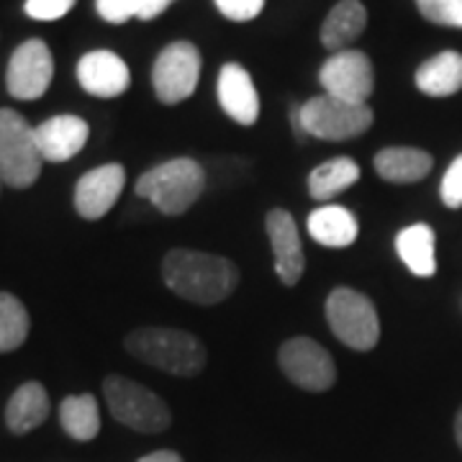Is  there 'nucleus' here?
<instances>
[{
	"mask_svg": "<svg viewBox=\"0 0 462 462\" xmlns=\"http://www.w3.org/2000/svg\"><path fill=\"white\" fill-rule=\"evenodd\" d=\"M124 185H126L124 165L111 162V165L93 167L75 185V211L88 221H98L121 199Z\"/></svg>",
	"mask_w": 462,
	"mask_h": 462,
	"instance_id": "f8f14e48",
	"label": "nucleus"
},
{
	"mask_svg": "<svg viewBox=\"0 0 462 462\" xmlns=\"http://www.w3.org/2000/svg\"><path fill=\"white\" fill-rule=\"evenodd\" d=\"M78 83L96 98H118L129 90L132 72L116 51L93 50L78 62Z\"/></svg>",
	"mask_w": 462,
	"mask_h": 462,
	"instance_id": "ddd939ff",
	"label": "nucleus"
},
{
	"mask_svg": "<svg viewBox=\"0 0 462 462\" xmlns=\"http://www.w3.org/2000/svg\"><path fill=\"white\" fill-rule=\"evenodd\" d=\"M278 363L282 375L303 391L324 393L337 383V365L331 352L309 337H293L282 342Z\"/></svg>",
	"mask_w": 462,
	"mask_h": 462,
	"instance_id": "1a4fd4ad",
	"label": "nucleus"
},
{
	"mask_svg": "<svg viewBox=\"0 0 462 462\" xmlns=\"http://www.w3.org/2000/svg\"><path fill=\"white\" fill-rule=\"evenodd\" d=\"M60 424L75 442H93L100 431V409L93 393L67 396L60 403Z\"/></svg>",
	"mask_w": 462,
	"mask_h": 462,
	"instance_id": "5701e85b",
	"label": "nucleus"
},
{
	"mask_svg": "<svg viewBox=\"0 0 462 462\" xmlns=\"http://www.w3.org/2000/svg\"><path fill=\"white\" fill-rule=\"evenodd\" d=\"M455 439H457V445H460L462 449V409L457 411V416H455Z\"/></svg>",
	"mask_w": 462,
	"mask_h": 462,
	"instance_id": "473e14b6",
	"label": "nucleus"
},
{
	"mask_svg": "<svg viewBox=\"0 0 462 462\" xmlns=\"http://www.w3.org/2000/svg\"><path fill=\"white\" fill-rule=\"evenodd\" d=\"M327 324L334 337L357 352H370L380 342L378 309L370 298L355 288H334L324 306Z\"/></svg>",
	"mask_w": 462,
	"mask_h": 462,
	"instance_id": "423d86ee",
	"label": "nucleus"
},
{
	"mask_svg": "<svg viewBox=\"0 0 462 462\" xmlns=\"http://www.w3.org/2000/svg\"><path fill=\"white\" fill-rule=\"evenodd\" d=\"M439 196L447 208H462V154L452 160V165L447 167Z\"/></svg>",
	"mask_w": 462,
	"mask_h": 462,
	"instance_id": "cd10ccee",
	"label": "nucleus"
},
{
	"mask_svg": "<svg viewBox=\"0 0 462 462\" xmlns=\"http://www.w3.org/2000/svg\"><path fill=\"white\" fill-rule=\"evenodd\" d=\"M206 188V172L203 167L190 157L167 160L162 165L152 167L136 180V196L154 203L157 211L165 216L185 214Z\"/></svg>",
	"mask_w": 462,
	"mask_h": 462,
	"instance_id": "7ed1b4c3",
	"label": "nucleus"
},
{
	"mask_svg": "<svg viewBox=\"0 0 462 462\" xmlns=\"http://www.w3.org/2000/svg\"><path fill=\"white\" fill-rule=\"evenodd\" d=\"M172 3H175V0H139V16L136 18L152 21V18H157L160 14H165Z\"/></svg>",
	"mask_w": 462,
	"mask_h": 462,
	"instance_id": "7c9ffc66",
	"label": "nucleus"
},
{
	"mask_svg": "<svg viewBox=\"0 0 462 462\" xmlns=\"http://www.w3.org/2000/svg\"><path fill=\"white\" fill-rule=\"evenodd\" d=\"M360 180V165L352 157H334L309 175V193L316 200H331Z\"/></svg>",
	"mask_w": 462,
	"mask_h": 462,
	"instance_id": "b1692460",
	"label": "nucleus"
},
{
	"mask_svg": "<svg viewBox=\"0 0 462 462\" xmlns=\"http://www.w3.org/2000/svg\"><path fill=\"white\" fill-rule=\"evenodd\" d=\"M54 57L44 39H29L11 54L5 69V88L18 100H36L50 90Z\"/></svg>",
	"mask_w": 462,
	"mask_h": 462,
	"instance_id": "9b49d317",
	"label": "nucleus"
},
{
	"mask_svg": "<svg viewBox=\"0 0 462 462\" xmlns=\"http://www.w3.org/2000/svg\"><path fill=\"white\" fill-rule=\"evenodd\" d=\"M103 393L111 416L129 430L142 434H160L172 424V413L165 401L136 380L108 375L103 380Z\"/></svg>",
	"mask_w": 462,
	"mask_h": 462,
	"instance_id": "39448f33",
	"label": "nucleus"
},
{
	"mask_svg": "<svg viewBox=\"0 0 462 462\" xmlns=\"http://www.w3.org/2000/svg\"><path fill=\"white\" fill-rule=\"evenodd\" d=\"M434 167L430 152L416 147H385L375 154V170L383 180L409 185L424 180Z\"/></svg>",
	"mask_w": 462,
	"mask_h": 462,
	"instance_id": "6ab92c4d",
	"label": "nucleus"
},
{
	"mask_svg": "<svg viewBox=\"0 0 462 462\" xmlns=\"http://www.w3.org/2000/svg\"><path fill=\"white\" fill-rule=\"evenodd\" d=\"M36 144L47 162H67L88 144L90 126L80 116H54L44 124L33 126Z\"/></svg>",
	"mask_w": 462,
	"mask_h": 462,
	"instance_id": "dca6fc26",
	"label": "nucleus"
},
{
	"mask_svg": "<svg viewBox=\"0 0 462 462\" xmlns=\"http://www.w3.org/2000/svg\"><path fill=\"white\" fill-rule=\"evenodd\" d=\"M136 462H182V457L178 452H172V449H157V452H149V455H144L142 460Z\"/></svg>",
	"mask_w": 462,
	"mask_h": 462,
	"instance_id": "2f4dec72",
	"label": "nucleus"
},
{
	"mask_svg": "<svg viewBox=\"0 0 462 462\" xmlns=\"http://www.w3.org/2000/svg\"><path fill=\"white\" fill-rule=\"evenodd\" d=\"M375 116L367 103H349L334 96H316L300 106L298 124L306 134L327 142H345L365 134L373 126Z\"/></svg>",
	"mask_w": 462,
	"mask_h": 462,
	"instance_id": "0eeeda50",
	"label": "nucleus"
},
{
	"mask_svg": "<svg viewBox=\"0 0 462 462\" xmlns=\"http://www.w3.org/2000/svg\"><path fill=\"white\" fill-rule=\"evenodd\" d=\"M96 11L108 23H126L139 16V0H96Z\"/></svg>",
	"mask_w": 462,
	"mask_h": 462,
	"instance_id": "c85d7f7f",
	"label": "nucleus"
},
{
	"mask_svg": "<svg viewBox=\"0 0 462 462\" xmlns=\"http://www.w3.org/2000/svg\"><path fill=\"white\" fill-rule=\"evenodd\" d=\"M367 26V11L360 0H339L324 18L321 26V44L334 54V51L346 50Z\"/></svg>",
	"mask_w": 462,
	"mask_h": 462,
	"instance_id": "4be33fe9",
	"label": "nucleus"
},
{
	"mask_svg": "<svg viewBox=\"0 0 462 462\" xmlns=\"http://www.w3.org/2000/svg\"><path fill=\"white\" fill-rule=\"evenodd\" d=\"M218 103L224 114L239 126H252L260 118V96L247 69L236 62H226L218 72Z\"/></svg>",
	"mask_w": 462,
	"mask_h": 462,
	"instance_id": "2eb2a0df",
	"label": "nucleus"
},
{
	"mask_svg": "<svg viewBox=\"0 0 462 462\" xmlns=\"http://www.w3.org/2000/svg\"><path fill=\"white\" fill-rule=\"evenodd\" d=\"M162 281L175 296L200 306H214L234 293L239 282V267L221 254L172 249L162 260Z\"/></svg>",
	"mask_w": 462,
	"mask_h": 462,
	"instance_id": "f257e3e1",
	"label": "nucleus"
},
{
	"mask_svg": "<svg viewBox=\"0 0 462 462\" xmlns=\"http://www.w3.org/2000/svg\"><path fill=\"white\" fill-rule=\"evenodd\" d=\"M319 83L324 85L327 96L349 100V103H367L375 90V69L365 51H334L321 65Z\"/></svg>",
	"mask_w": 462,
	"mask_h": 462,
	"instance_id": "9d476101",
	"label": "nucleus"
},
{
	"mask_svg": "<svg viewBox=\"0 0 462 462\" xmlns=\"http://www.w3.org/2000/svg\"><path fill=\"white\" fill-rule=\"evenodd\" d=\"M267 236L275 252V273L282 285H296L303 278L306 270V257H303V245L298 234L296 218L288 214L285 208H273L267 218Z\"/></svg>",
	"mask_w": 462,
	"mask_h": 462,
	"instance_id": "4468645a",
	"label": "nucleus"
},
{
	"mask_svg": "<svg viewBox=\"0 0 462 462\" xmlns=\"http://www.w3.org/2000/svg\"><path fill=\"white\" fill-rule=\"evenodd\" d=\"M309 234L321 247L345 249L357 242L360 224L349 208L337 206V203H327L309 216Z\"/></svg>",
	"mask_w": 462,
	"mask_h": 462,
	"instance_id": "a211bd4d",
	"label": "nucleus"
},
{
	"mask_svg": "<svg viewBox=\"0 0 462 462\" xmlns=\"http://www.w3.org/2000/svg\"><path fill=\"white\" fill-rule=\"evenodd\" d=\"M126 352L178 378H196L208 363V352L196 334L172 327H139L124 339Z\"/></svg>",
	"mask_w": 462,
	"mask_h": 462,
	"instance_id": "f03ea898",
	"label": "nucleus"
},
{
	"mask_svg": "<svg viewBox=\"0 0 462 462\" xmlns=\"http://www.w3.org/2000/svg\"><path fill=\"white\" fill-rule=\"evenodd\" d=\"M396 252L416 278H431L437 273V236L430 224H411L398 231Z\"/></svg>",
	"mask_w": 462,
	"mask_h": 462,
	"instance_id": "aec40b11",
	"label": "nucleus"
},
{
	"mask_svg": "<svg viewBox=\"0 0 462 462\" xmlns=\"http://www.w3.org/2000/svg\"><path fill=\"white\" fill-rule=\"evenodd\" d=\"M214 3L224 16L236 23L257 18L264 8V0H214Z\"/></svg>",
	"mask_w": 462,
	"mask_h": 462,
	"instance_id": "c756f323",
	"label": "nucleus"
},
{
	"mask_svg": "<svg viewBox=\"0 0 462 462\" xmlns=\"http://www.w3.org/2000/svg\"><path fill=\"white\" fill-rule=\"evenodd\" d=\"M416 88L431 98H447L462 90V54L442 51L416 69Z\"/></svg>",
	"mask_w": 462,
	"mask_h": 462,
	"instance_id": "412c9836",
	"label": "nucleus"
},
{
	"mask_svg": "<svg viewBox=\"0 0 462 462\" xmlns=\"http://www.w3.org/2000/svg\"><path fill=\"white\" fill-rule=\"evenodd\" d=\"M42 152L36 132L14 108H0V182L8 188H32L42 175Z\"/></svg>",
	"mask_w": 462,
	"mask_h": 462,
	"instance_id": "20e7f679",
	"label": "nucleus"
},
{
	"mask_svg": "<svg viewBox=\"0 0 462 462\" xmlns=\"http://www.w3.org/2000/svg\"><path fill=\"white\" fill-rule=\"evenodd\" d=\"M78 0H26L23 11L33 21H57L75 8Z\"/></svg>",
	"mask_w": 462,
	"mask_h": 462,
	"instance_id": "bb28decb",
	"label": "nucleus"
},
{
	"mask_svg": "<svg viewBox=\"0 0 462 462\" xmlns=\"http://www.w3.org/2000/svg\"><path fill=\"white\" fill-rule=\"evenodd\" d=\"M50 416V393L42 383L29 380L18 385L5 406V427L14 434H29Z\"/></svg>",
	"mask_w": 462,
	"mask_h": 462,
	"instance_id": "f3484780",
	"label": "nucleus"
},
{
	"mask_svg": "<svg viewBox=\"0 0 462 462\" xmlns=\"http://www.w3.org/2000/svg\"><path fill=\"white\" fill-rule=\"evenodd\" d=\"M32 319L26 306L14 293L0 291V355L16 352L29 339Z\"/></svg>",
	"mask_w": 462,
	"mask_h": 462,
	"instance_id": "393cba45",
	"label": "nucleus"
},
{
	"mask_svg": "<svg viewBox=\"0 0 462 462\" xmlns=\"http://www.w3.org/2000/svg\"><path fill=\"white\" fill-rule=\"evenodd\" d=\"M200 80V51L190 42H172L157 54L152 67L154 96L165 106H178L196 93Z\"/></svg>",
	"mask_w": 462,
	"mask_h": 462,
	"instance_id": "6e6552de",
	"label": "nucleus"
},
{
	"mask_svg": "<svg viewBox=\"0 0 462 462\" xmlns=\"http://www.w3.org/2000/svg\"><path fill=\"white\" fill-rule=\"evenodd\" d=\"M416 8L437 26L462 29V0H416Z\"/></svg>",
	"mask_w": 462,
	"mask_h": 462,
	"instance_id": "a878e982",
	"label": "nucleus"
}]
</instances>
